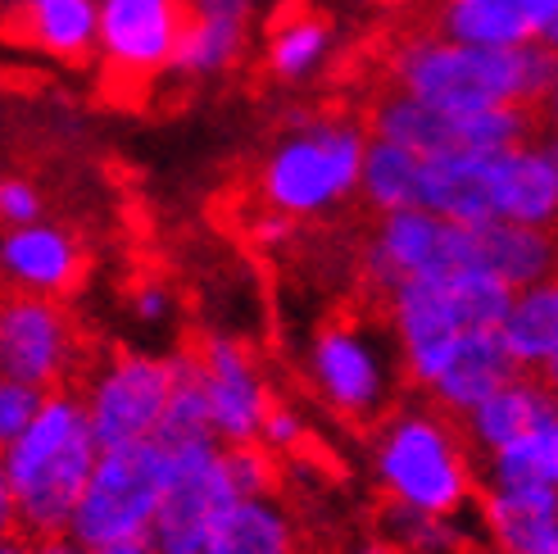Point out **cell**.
Masks as SVG:
<instances>
[{"label": "cell", "instance_id": "6da1fadb", "mask_svg": "<svg viewBox=\"0 0 558 554\" xmlns=\"http://www.w3.org/2000/svg\"><path fill=\"white\" fill-rule=\"evenodd\" d=\"M337 82L359 77L368 87H404L445 109H490L509 100H545L558 73V55L549 46H477L450 41L436 33L381 27L354 60L337 64Z\"/></svg>", "mask_w": 558, "mask_h": 554}, {"label": "cell", "instance_id": "7a4b0ae2", "mask_svg": "<svg viewBox=\"0 0 558 554\" xmlns=\"http://www.w3.org/2000/svg\"><path fill=\"white\" fill-rule=\"evenodd\" d=\"M345 109V105H341ZM341 109L300 119L259 159L255 191L272 214H318L341 205L364 178V119H345Z\"/></svg>", "mask_w": 558, "mask_h": 554}, {"label": "cell", "instance_id": "3957f363", "mask_svg": "<svg viewBox=\"0 0 558 554\" xmlns=\"http://www.w3.org/2000/svg\"><path fill=\"white\" fill-rule=\"evenodd\" d=\"M386 337H396V310L377 300L345 304L337 318H327L314 337V386L318 396L337 409V419L354 427H381L396 396V373H390Z\"/></svg>", "mask_w": 558, "mask_h": 554}, {"label": "cell", "instance_id": "277c9868", "mask_svg": "<svg viewBox=\"0 0 558 554\" xmlns=\"http://www.w3.org/2000/svg\"><path fill=\"white\" fill-rule=\"evenodd\" d=\"M427 392V386H417ZM432 413L423 409H396L377 427L381 432V478L396 501H409L436 518H450L468 501V419L450 413L432 400Z\"/></svg>", "mask_w": 558, "mask_h": 554}, {"label": "cell", "instance_id": "5b68a950", "mask_svg": "<svg viewBox=\"0 0 558 554\" xmlns=\"http://www.w3.org/2000/svg\"><path fill=\"white\" fill-rule=\"evenodd\" d=\"M195 0H105L100 10V100L142 109L163 73H173L195 27Z\"/></svg>", "mask_w": 558, "mask_h": 554}, {"label": "cell", "instance_id": "8992f818", "mask_svg": "<svg viewBox=\"0 0 558 554\" xmlns=\"http://www.w3.org/2000/svg\"><path fill=\"white\" fill-rule=\"evenodd\" d=\"M0 359H5V377L41 386V392H73L77 400L100 373L92 346L77 337V323L60 296L27 291L14 282L5 291V314H0Z\"/></svg>", "mask_w": 558, "mask_h": 554}, {"label": "cell", "instance_id": "52a82bcc", "mask_svg": "<svg viewBox=\"0 0 558 554\" xmlns=\"http://www.w3.org/2000/svg\"><path fill=\"white\" fill-rule=\"evenodd\" d=\"M173 459L155 441H128V446L100 450L96 473L87 482V495L73 514V537L87 550H105L119 541H146L155 509L169 486Z\"/></svg>", "mask_w": 558, "mask_h": 554}, {"label": "cell", "instance_id": "ba28073f", "mask_svg": "<svg viewBox=\"0 0 558 554\" xmlns=\"http://www.w3.org/2000/svg\"><path fill=\"white\" fill-rule=\"evenodd\" d=\"M169 459L173 473L146 541L155 554H205L222 518L241 505V491L228 463H222V450H214V441H195L186 450H173Z\"/></svg>", "mask_w": 558, "mask_h": 554}, {"label": "cell", "instance_id": "9c48e42d", "mask_svg": "<svg viewBox=\"0 0 558 554\" xmlns=\"http://www.w3.org/2000/svg\"><path fill=\"white\" fill-rule=\"evenodd\" d=\"M169 396H173V364L114 350L109 364L92 377L87 396H82L96 446L114 450V446H128V441L155 436L163 409H169Z\"/></svg>", "mask_w": 558, "mask_h": 554}, {"label": "cell", "instance_id": "30bf717a", "mask_svg": "<svg viewBox=\"0 0 558 554\" xmlns=\"http://www.w3.org/2000/svg\"><path fill=\"white\" fill-rule=\"evenodd\" d=\"M396 332L404 377L413 386H432L468 332L450 296V277H404L396 287Z\"/></svg>", "mask_w": 558, "mask_h": 554}, {"label": "cell", "instance_id": "8fae6325", "mask_svg": "<svg viewBox=\"0 0 558 554\" xmlns=\"http://www.w3.org/2000/svg\"><path fill=\"white\" fill-rule=\"evenodd\" d=\"M522 373L526 369H522V359L513 354V346L505 337V323L499 327H468L427 392H432L436 405H445L450 413H459V419H468L472 409L486 405L495 392H505V386L518 382Z\"/></svg>", "mask_w": 558, "mask_h": 554}, {"label": "cell", "instance_id": "7c38bea8", "mask_svg": "<svg viewBox=\"0 0 558 554\" xmlns=\"http://www.w3.org/2000/svg\"><path fill=\"white\" fill-rule=\"evenodd\" d=\"M5 41L41 50L64 69L96 64L92 0H5Z\"/></svg>", "mask_w": 558, "mask_h": 554}, {"label": "cell", "instance_id": "4fadbf2b", "mask_svg": "<svg viewBox=\"0 0 558 554\" xmlns=\"http://www.w3.org/2000/svg\"><path fill=\"white\" fill-rule=\"evenodd\" d=\"M495 159L482 150H450V155H427L423 178H417V205L459 218V224H495L499 214V191H495Z\"/></svg>", "mask_w": 558, "mask_h": 554}, {"label": "cell", "instance_id": "5bb4252c", "mask_svg": "<svg viewBox=\"0 0 558 554\" xmlns=\"http://www.w3.org/2000/svg\"><path fill=\"white\" fill-rule=\"evenodd\" d=\"M205 364V382H209V405H214V427L222 441H255L264 427V409H268V392L259 386L250 359L236 350V341L222 337H205L201 346H191Z\"/></svg>", "mask_w": 558, "mask_h": 554}, {"label": "cell", "instance_id": "9a60e30c", "mask_svg": "<svg viewBox=\"0 0 558 554\" xmlns=\"http://www.w3.org/2000/svg\"><path fill=\"white\" fill-rule=\"evenodd\" d=\"M549 423H558V396L541 382V373L526 369L522 382H509L505 392H495L486 405L468 413V436H472V446L505 450Z\"/></svg>", "mask_w": 558, "mask_h": 554}, {"label": "cell", "instance_id": "2e32d148", "mask_svg": "<svg viewBox=\"0 0 558 554\" xmlns=\"http://www.w3.org/2000/svg\"><path fill=\"white\" fill-rule=\"evenodd\" d=\"M82 273H87V255L60 228H23L5 237V277L14 287L69 296L82 282Z\"/></svg>", "mask_w": 558, "mask_h": 554}, {"label": "cell", "instance_id": "e0dca14e", "mask_svg": "<svg viewBox=\"0 0 558 554\" xmlns=\"http://www.w3.org/2000/svg\"><path fill=\"white\" fill-rule=\"evenodd\" d=\"M331 33L327 10H318L314 0H282L268 19V41H264V73L272 82H295L310 73L318 60V50Z\"/></svg>", "mask_w": 558, "mask_h": 554}, {"label": "cell", "instance_id": "ac0fdd59", "mask_svg": "<svg viewBox=\"0 0 558 554\" xmlns=\"http://www.w3.org/2000/svg\"><path fill=\"white\" fill-rule=\"evenodd\" d=\"M423 159L413 146L400 142H377L364 155V178H359V205L368 214H390V209H409L417 205V178H423Z\"/></svg>", "mask_w": 558, "mask_h": 554}, {"label": "cell", "instance_id": "d6986e66", "mask_svg": "<svg viewBox=\"0 0 558 554\" xmlns=\"http://www.w3.org/2000/svg\"><path fill=\"white\" fill-rule=\"evenodd\" d=\"M195 27L182 46V60L173 73H218L236 60L245 33V0H195Z\"/></svg>", "mask_w": 558, "mask_h": 554}, {"label": "cell", "instance_id": "ffe728a7", "mask_svg": "<svg viewBox=\"0 0 558 554\" xmlns=\"http://www.w3.org/2000/svg\"><path fill=\"white\" fill-rule=\"evenodd\" d=\"M505 337L522 359V369H541L545 359L558 354V273L536 287H522L505 318Z\"/></svg>", "mask_w": 558, "mask_h": 554}, {"label": "cell", "instance_id": "44dd1931", "mask_svg": "<svg viewBox=\"0 0 558 554\" xmlns=\"http://www.w3.org/2000/svg\"><path fill=\"white\" fill-rule=\"evenodd\" d=\"M205 554H295V537L287 514L268 505L264 495H255V501H241L222 518V528L214 532Z\"/></svg>", "mask_w": 558, "mask_h": 554}, {"label": "cell", "instance_id": "7402d4cb", "mask_svg": "<svg viewBox=\"0 0 558 554\" xmlns=\"http://www.w3.org/2000/svg\"><path fill=\"white\" fill-rule=\"evenodd\" d=\"M46 396H50V392H46ZM46 396H41V386H27V382L5 377V386H0V436H5V446H10V441H19L27 427H33V419L41 413Z\"/></svg>", "mask_w": 558, "mask_h": 554}, {"label": "cell", "instance_id": "603a6c76", "mask_svg": "<svg viewBox=\"0 0 558 554\" xmlns=\"http://www.w3.org/2000/svg\"><path fill=\"white\" fill-rule=\"evenodd\" d=\"M0 209H5V224L14 228V224H33L41 201L23 178H5V186H0Z\"/></svg>", "mask_w": 558, "mask_h": 554}, {"label": "cell", "instance_id": "cb8c5ba5", "mask_svg": "<svg viewBox=\"0 0 558 554\" xmlns=\"http://www.w3.org/2000/svg\"><path fill=\"white\" fill-rule=\"evenodd\" d=\"M541 109H545V123H549V128H558V73H554V82H549V92H545Z\"/></svg>", "mask_w": 558, "mask_h": 554}, {"label": "cell", "instance_id": "d4e9b609", "mask_svg": "<svg viewBox=\"0 0 558 554\" xmlns=\"http://www.w3.org/2000/svg\"><path fill=\"white\" fill-rule=\"evenodd\" d=\"M92 554H155V550H150V541H119V545H105Z\"/></svg>", "mask_w": 558, "mask_h": 554}, {"label": "cell", "instance_id": "484cf974", "mask_svg": "<svg viewBox=\"0 0 558 554\" xmlns=\"http://www.w3.org/2000/svg\"><path fill=\"white\" fill-rule=\"evenodd\" d=\"M0 554H33V541L19 537V532H10V537H5V550H0Z\"/></svg>", "mask_w": 558, "mask_h": 554}, {"label": "cell", "instance_id": "4316f807", "mask_svg": "<svg viewBox=\"0 0 558 554\" xmlns=\"http://www.w3.org/2000/svg\"><path fill=\"white\" fill-rule=\"evenodd\" d=\"M541 46H549V50L558 55V10H554V19L545 23V33H541Z\"/></svg>", "mask_w": 558, "mask_h": 554}, {"label": "cell", "instance_id": "83f0119b", "mask_svg": "<svg viewBox=\"0 0 558 554\" xmlns=\"http://www.w3.org/2000/svg\"><path fill=\"white\" fill-rule=\"evenodd\" d=\"M364 554H413V550H404V545H368Z\"/></svg>", "mask_w": 558, "mask_h": 554}]
</instances>
